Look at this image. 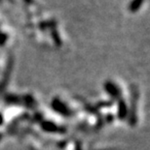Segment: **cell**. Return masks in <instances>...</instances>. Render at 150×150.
Wrapping results in <instances>:
<instances>
[{
  "mask_svg": "<svg viewBox=\"0 0 150 150\" xmlns=\"http://www.w3.org/2000/svg\"><path fill=\"white\" fill-rule=\"evenodd\" d=\"M24 104H25V106H27V108H32L33 107V105H34V100H33V98L29 96V95H27V96H24Z\"/></svg>",
  "mask_w": 150,
  "mask_h": 150,
  "instance_id": "52a82bcc",
  "label": "cell"
},
{
  "mask_svg": "<svg viewBox=\"0 0 150 150\" xmlns=\"http://www.w3.org/2000/svg\"><path fill=\"white\" fill-rule=\"evenodd\" d=\"M3 122H4V118H3V115L0 113V125H2Z\"/></svg>",
  "mask_w": 150,
  "mask_h": 150,
  "instance_id": "9c48e42d",
  "label": "cell"
},
{
  "mask_svg": "<svg viewBox=\"0 0 150 150\" xmlns=\"http://www.w3.org/2000/svg\"><path fill=\"white\" fill-rule=\"evenodd\" d=\"M52 108L56 112L63 116H70L72 114V111L69 110V108L62 101H60L59 98H55L52 101Z\"/></svg>",
  "mask_w": 150,
  "mask_h": 150,
  "instance_id": "7a4b0ae2",
  "label": "cell"
},
{
  "mask_svg": "<svg viewBox=\"0 0 150 150\" xmlns=\"http://www.w3.org/2000/svg\"><path fill=\"white\" fill-rule=\"evenodd\" d=\"M142 1L143 0H133V1L132 2V4H131V9H132V11L138 10Z\"/></svg>",
  "mask_w": 150,
  "mask_h": 150,
  "instance_id": "ba28073f",
  "label": "cell"
},
{
  "mask_svg": "<svg viewBox=\"0 0 150 150\" xmlns=\"http://www.w3.org/2000/svg\"><path fill=\"white\" fill-rule=\"evenodd\" d=\"M40 126L43 131H45V132H48V133H65V128L60 127L59 125H57V124L52 122V121H48V120L41 121Z\"/></svg>",
  "mask_w": 150,
  "mask_h": 150,
  "instance_id": "3957f363",
  "label": "cell"
},
{
  "mask_svg": "<svg viewBox=\"0 0 150 150\" xmlns=\"http://www.w3.org/2000/svg\"><path fill=\"white\" fill-rule=\"evenodd\" d=\"M76 150H82L80 144H77V146H76Z\"/></svg>",
  "mask_w": 150,
  "mask_h": 150,
  "instance_id": "30bf717a",
  "label": "cell"
},
{
  "mask_svg": "<svg viewBox=\"0 0 150 150\" xmlns=\"http://www.w3.org/2000/svg\"><path fill=\"white\" fill-rule=\"evenodd\" d=\"M5 101L7 104H21L22 103V99L13 94L7 95V96L5 97Z\"/></svg>",
  "mask_w": 150,
  "mask_h": 150,
  "instance_id": "8992f818",
  "label": "cell"
},
{
  "mask_svg": "<svg viewBox=\"0 0 150 150\" xmlns=\"http://www.w3.org/2000/svg\"><path fill=\"white\" fill-rule=\"evenodd\" d=\"M105 91L114 99H119L121 97V90L118 86L112 81H106L104 84Z\"/></svg>",
  "mask_w": 150,
  "mask_h": 150,
  "instance_id": "277c9868",
  "label": "cell"
},
{
  "mask_svg": "<svg viewBox=\"0 0 150 150\" xmlns=\"http://www.w3.org/2000/svg\"><path fill=\"white\" fill-rule=\"evenodd\" d=\"M1 139H2V135L0 134V140H1Z\"/></svg>",
  "mask_w": 150,
  "mask_h": 150,
  "instance_id": "8fae6325",
  "label": "cell"
},
{
  "mask_svg": "<svg viewBox=\"0 0 150 150\" xmlns=\"http://www.w3.org/2000/svg\"><path fill=\"white\" fill-rule=\"evenodd\" d=\"M128 113H129V108H128L126 102L123 100H120L119 103H118V108H117L118 118L121 120L126 119L128 116Z\"/></svg>",
  "mask_w": 150,
  "mask_h": 150,
  "instance_id": "5b68a950",
  "label": "cell"
},
{
  "mask_svg": "<svg viewBox=\"0 0 150 150\" xmlns=\"http://www.w3.org/2000/svg\"><path fill=\"white\" fill-rule=\"evenodd\" d=\"M139 101V91L138 89H133L132 98H131V110L129 115V121L131 126H135L136 124V105Z\"/></svg>",
  "mask_w": 150,
  "mask_h": 150,
  "instance_id": "6da1fadb",
  "label": "cell"
}]
</instances>
